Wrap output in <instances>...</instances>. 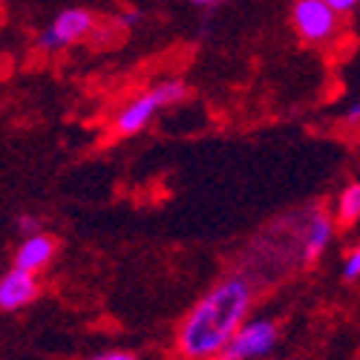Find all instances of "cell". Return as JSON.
<instances>
[{
  "instance_id": "6da1fadb",
  "label": "cell",
  "mask_w": 360,
  "mask_h": 360,
  "mask_svg": "<svg viewBox=\"0 0 360 360\" xmlns=\"http://www.w3.org/2000/svg\"><path fill=\"white\" fill-rule=\"evenodd\" d=\"M254 306V285L245 274L219 280L179 326L176 346L182 357L207 360L219 357L233 332L243 326Z\"/></svg>"
},
{
  "instance_id": "7a4b0ae2",
  "label": "cell",
  "mask_w": 360,
  "mask_h": 360,
  "mask_svg": "<svg viewBox=\"0 0 360 360\" xmlns=\"http://www.w3.org/2000/svg\"><path fill=\"white\" fill-rule=\"evenodd\" d=\"M188 96V86L182 81H165V84H156L150 86L147 93L130 98L122 110L115 112V133L118 136H136L141 133L153 118L159 115V110L182 101Z\"/></svg>"
},
{
  "instance_id": "3957f363",
  "label": "cell",
  "mask_w": 360,
  "mask_h": 360,
  "mask_svg": "<svg viewBox=\"0 0 360 360\" xmlns=\"http://www.w3.org/2000/svg\"><path fill=\"white\" fill-rule=\"evenodd\" d=\"M280 340V328L268 317H248L243 326L233 332L228 346L222 349V360H257L268 357Z\"/></svg>"
},
{
  "instance_id": "277c9868",
  "label": "cell",
  "mask_w": 360,
  "mask_h": 360,
  "mask_svg": "<svg viewBox=\"0 0 360 360\" xmlns=\"http://www.w3.org/2000/svg\"><path fill=\"white\" fill-rule=\"evenodd\" d=\"M291 20H294L297 35L306 44H326L328 38H335L340 15L326 0H297Z\"/></svg>"
},
{
  "instance_id": "5b68a950",
  "label": "cell",
  "mask_w": 360,
  "mask_h": 360,
  "mask_svg": "<svg viewBox=\"0 0 360 360\" xmlns=\"http://www.w3.org/2000/svg\"><path fill=\"white\" fill-rule=\"evenodd\" d=\"M89 29H93V15H89L86 9H64L38 35V46L44 52H58V49H64V46L86 38Z\"/></svg>"
},
{
  "instance_id": "8992f818",
  "label": "cell",
  "mask_w": 360,
  "mask_h": 360,
  "mask_svg": "<svg viewBox=\"0 0 360 360\" xmlns=\"http://www.w3.org/2000/svg\"><path fill=\"white\" fill-rule=\"evenodd\" d=\"M38 297V277L26 268H12L9 274L0 277V309L4 311H18L26 309Z\"/></svg>"
},
{
  "instance_id": "52a82bcc",
  "label": "cell",
  "mask_w": 360,
  "mask_h": 360,
  "mask_svg": "<svg viewBox=\"0 0 360 360\" xmlns=\"http://www.w3.org/2000/svg\"><path fill=\"white\" fill-rule=\"evenodd\" d=\"M332 219H328L323 211H311L306 225L300 228V239H303V245H300V257L303 262H314L328 245H332Z\"/></svg>"
},
{
  "instance_id": "ba28073f",
  "label": "cell",
  "mask_w": 360,
  "mask_h": 360,
  "mask_svg": "<svg viewBox=\"0 0 360 360\" xmlns=\"http://www.w3.org/2000/svg\"><path fill=\"white\" fill-rule=\"evenodd\" d=\"M52 257H55V239L35 231V233H26V239L20 243V248L15 254V265L38 274L52 262Z\"/></svg>"
},
{
  "instance_id": "9c48e42d",
  "label": "cell",
  "mask_w": 360,
  "mask_h": 360,
  "mask_svg": "<svg viewBox=\"0 0 360 360\" xmlns=\"http://www.w3.org/2000/svg\"><path fill=\"white\" fill-rule=\"evenodd\" d=\"M335 214H338V222H343V225H354L360 219V182H352L340 193Z\"/></svg>"
},
{
  "instance_id": "30bf717a",
  "label": "cell",
  "mask_w": 360,
  "mask_h": 360,
  "mask_svg": "<svg viewBox=\"0 0 360 360\" xmlns=\"http://www.w3.org/2000/svg\"><path fill=\"white\" fill-rule=\"evenodd\" d=\"M343 277L346 280H360V248H354L346 262H343Z\"/></svg>"
},
{
  "instance_id": "8fae6325",
  "label": "cell",
  "mask_w": 360,
  "mask_h": 360,
  "mask_svg": "<svg viewBox=\"0 0 360 360\" xmlns=\"http://www.w3.org/2000/svg\"><path fill=\"white\" fill-rule=\"evenodd\" d=\"M326 4L332 6L338 15H346V12H352V9L360 4V0H326Z\"/></svg>"
},
{
  "instance_id": "7c38bea8",
  "label": "cell",
  "mask_w": 360,
  "mask_h": 360,
  "mask_svg": "<svg viewBox=\"0 0 360 360\" xmlns=\"http://www.w3.org/2000/svg\"><path fill=\"white\" fill-rule=\"evenodd\" d=\"M193 6H199V9H217V6H225V4H231V0H191Z\"/></svg>"
},
{
  "instance_id": "4fadbf2b",
  "label": "cell",
  "mask_w": 360,
  "mask_h": 360,
  "mask_svg": "<svg viewBox=\"0 0 360 360\" xmlns=\"http://www.w3.org/2000/svg\"><path fill=\"white\" fill-rule=\"evenodd\" d=\"M98 357L101 360H133V354L130 352H122V349H118V352H101Z\"/></svg>"
},
{
  "instance_id": "5bb4252c",
  "label": "cell",
  "mask_w": 360,
  "mask_h": 360,
  "mask_svg": "<svg viewBox=\"0 0 360 360\" xmlns=\"http://www.w3.org/2000/svg\"><path fill=\"white\" fill-rule=\"evenodd\" d=\"M18 225H20V228H23L26 233H35V231L41 228V225H38V219H29V217H23V219H20Z\"/></svg>"
},
{
  "instance_id": "9a60e30c",
  "label": "cell",
  "mask_w": 360,
  "mask_h": 360,
  "mask_svg": "<svg viewBox=\"0 0 360 360\" xmlns=\"http://www.w3.org/2000/svg\"><path fill=\"white\" fill-rule=\"evenodd\" d=\"M346 122H360V104H352L346 110Z\"/></svg>"
}]
</instances>
